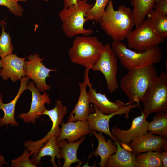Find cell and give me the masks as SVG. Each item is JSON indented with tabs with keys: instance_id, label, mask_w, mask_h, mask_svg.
Returning a JSON list of instances; mask_svg holds the SVG:
<instances>
[{
	"instance_id": "2",
	"label": "cell",
	"mask_w": 167,
	"mask_h": 167,
	"mask_svg": "<svg viewBox=\"0 0 167 167\" xmlns=\"http://www.w3.org/2000/svg\"><path fill=\"white\" fill-rule=\"evenodd\" d=\"M158 75L153 65L129 70L120 82V88L128 98L127 104H139L149 87Z\"/></svg>"
},
{
	"instance_id": "30",
	"label": "cell",
	"mask_w": 167,
	"mask_h": 167,
	"mask_svg": "<svg viewBox=\"0 0 167 167\" xmlns=\"http://www.w3.org/2000/svg\"><path fill=\"white\" fill-rule=\"evenodd\" d=\"M35 150L29 151L25 149L21 156L11 161V167H36L30 159V156L34 153Z\"/></svg>"
},
{
	"instance_id": "15",
	"label": "cell",
	"mask_w": 167,
	"mask_h": 167,
	"mask_svg": "<svg viewBox=\"0 0 167 167\" xmlns=\"http://www.w3.org/2000/svg\"><path fill=\"white\" fill-rule=\"evenodd\" d=\"M80 93L77 102L68 116V122L88 120L89 114L95 112L93 106L91 107L87 87L91 84L84 81L79 84Z\"/></svg>"
},
{
	"instance_id": "36",
	"label": "cell",
	"mask_w": 167,
	"mask_h": 167,
	"mask_svg": "<svg viewBox=\"0 0 167 167\" xmlns=\"http://www.w3.org/2000/svg\"><path fill=\"white\" fill-rule=\"evenodd\" d=\"M4 103L3 102V98L2 95L0 93V109H1L2 106Z\"/></svg>"
},
{
	"instance_id": "23",
	"label": "cell",
	"mask_w": 167,
	"mask_h": 167,
	"mask_svg": "<svg viewBox=\"0 0 167 167\" xmlns=\"http://www.w3.org/2000/svg\"><path fill=\"white\" fill-rule=\"evenodd\" d=\"M91 133L96 137L98 142V147L93 152V156L95 157L99 156L101 160L98 164L101 167H104L109 157L117 152V146L111 140L106 141L102 132L99 131L98 133L96 131L93 130Z\"/></svg>"
},
{
	"instance_id": "31",
	"label": "cell",
	"mask_w": 167,
	"mask_h": 167,
	"mask_svg": "<svg viewBox=\"0 0 167 167\" xmlns=\"http://www.w3.org/2000/svg\"><path fill=\"white\" fill-rule=\"evenodd\" d=\"M0 5L8 8L10 12L15 16L22 17L24 10L17 0H0Z\"/></svg>"
},
{
	"instance_id": "21",
	"label": "cell",
	"mask_w": 167,
	"mask_h": 167,
	"mask_svg": "<svg viewBox=\"0 0 167 167\" xmlns=\"http://www.w3.org/2000/svg\"><path fill=\"white\" fill-rule=\"evenodd\" d=\"M113 143L117 146V152L109 157L105 167H135L136 155L122 148L116 139Z\"/></svg>"
},
{
	"instance_id": "8",
	"label": "cell",
	"mask_w": 167,
	"mask_h": 167,
	"mask_svg": "<svg viewBox=\"0 0 167 167\" xmlns=\"http://www.w3.org/2000/svg\"><path fill=\"white\" fill-rule=\"evenodd\" d=\"M117 57L110 44L104 45L103 51L96 63L91 69L100 71L104 75L108 90L110 93L114 92L119 88L117 79L118 71Z\"/></svg>"
},
{
	"instance_id": "16",
	"label": "cell",
	"mask_w": 167,
	"mask_h": 167,
	"mask_svg": "<svg viewBox=\"0 0 167 167\" xmlns=\"http://www.w3.org/2000/svg\"><path fill=\"white\" fill-rule=\"evenodd\" d=\"M88 92L90 103L95 105L103 113L110 114L123 110L128 105L121 100L117 99L114 102L109 101L105 94L97 92L96 89H93L92 86L89 87Z\"/></svg>"
},
{
	"instance_id": "1",
	"label": "cell",
	"mask_w": 167,
	"mask_h": 167,
	"mask_svg": "<svg viewBox=\"0 0 167 167\" xmlns=\"http://www.w3.org/2000/svg\"><path fill=\"white\" fill-rule=\"evenodd\" d=\"M98 23L113 41H119L126 38L135 26L130 8L122 5L115 10L112 0L109 1Z\"/></svg>"
},
{
	"instance_id": "9",
	"label": "cell",
	"mask_w": 167,
	"mask_h": 167,
	"mask_svg": "<svg viewBox=\"0 0 167 167\" xmlns=\"http://www.w3.org/2000/svg\"><path fill=\"white\" fill-rule=\"evenodd\" d=\"M28 58V60L26 61L24 65L25 75L34 81L40 92L49 90L51 86L46 84V79L50 77V72L57 71L56 69L46 67L41 62L44 58H40L36 53L30 55Z\"/></svg>"
},
{
	"instance_id": "4",
	"label": "cell",
	"mask_w": 167,
	"mask_h": 167,
	"mask_svg": "<svg viewBox=\"0 0 167 167\" xmlns=\"http://www.w3.org/2000/svg\"><path fill=\"white\" fill-rule=\"evenodd\" d=\"M93 5L88 3V0H78L75 4L59 12L62 29L66 37L71 38L79 35L88 36L93 33L92 30L84 27L86 14Z\"/></svg>"
},
{
	"instance_id": "18",
	"label": "cell",
	"mask_w": 167,
	"mask_h": 167,
	"mask_svg": "<svg viewBox=\"0 0 167 167\" xmlns=\"http://www.w3.org/2000/svg\"><path fill=\"white\" fill-rule=\"evenodd\" d=\"M67 107L63 105L61 101L57 100L53 109L51 110L46 109L42 113V115H47L50 118L52 122V126L50 130L46 135L38 140L37 142L39 145H43L52 137H57L58 135L61 130L59 125L63 121V118L67 113Z\"/></svg>"
},
{
	"instance_id": "11",
	"label": "cell",
	"mask_w": 167,
	"mask_h": 167,
	"mask_svg": "<svg viewBox=\"0 0 167 167\" xmlns=\"http://www.w3.org/2000/svg\"><path fill=\"white\" fill-rule=\"evenodd\" d=\"M94 113H91L88 115V121L90 130L92 131L95 130L102 132L107 135L114 141L115 139L113 136L110 130L109 122L113 116L117 115L122 116L124 114L125 118L129 119V113L133 109L139 106L138 103L128 104L125 109L121 111L110 114H105L102 113L97 107L93 104Z\"/></svg>"
},
{
	"instance_id": "22",
	"label": "cell",
	"mask_w": 167,
	"mask_h": 167,
	"mask_svg": "<svg viewBox=\"0 0 167 167\" xmlns=\"http://www.w3.org/2000/svg\"><path fill=\"white\" fill-rule=\"evenodd\" d=\"M86 139L83 136L74 142L68 143L67 140L64 139L58 143L59 147L61 148V155L64 160L63 167H69L72 164L76 162L84 163L78 158L77 151L80 144Z\"/></svg>"
},
{
	"instance_id": "3",
	"label": "cell",
	"mask_w": 167,
	"mask_h": 167,
	"mask_svg": "<svg viewBox=\"0 0 167 167\" xmlns=\"http://www.w3.org/2000/svg\"><path fill=\"white\" fill-rule=\"evenodd\" d=\"M104 45L96 37L77 36L68 51V56L74 63L85 68L84 80L89 81V72L103 50Z\"/></svg>"
},
{
	"instance_id": "12",
	"label": "cell",
	"mask_w": 167,
	"mask_h": 167,
	"mask_svg": "<svg viewBox=\"0 0 167 167\" xmlns=\"http://www.w3.org/2000/svg\"><path fill=\"white\" fill-rule=\"evenodd\" d=\"M27 89L32 93V99L30 108L26 113H21L19 117L23 120L24 122L35 124L36 119L41 115L46 109L45 106V104L51 103L49 95L45 91L41 94L37 89L33 81L29 82L27 85Z\"/></svg>"
},
{
	"instance_id": "17",
	"label": "cell",
	"mask_w": 167,
	"mask_h": 167,
	"mask_svg": "<svg viewBox=\"0 0 167 167\" xmlns=\"http://www.w3.org/2000/svg\"><path fill=\"white\" fill-rule=\"evenodd\" d=\"M61 124L60 132L57 137L58 143L64 139L69 142H74L91 132L88 121L67 122L66 123L62 122Z\"/></svg>"
},
{
	"instance_id": "27",
	"label": "cell",
	"mask_w": 167,
	"mask_h": 167,
	"mask_svg": "<svg viewBox=\"0 0 167 167\" xmlns=\"http://www.w3.org/2000/svg\"><path fill=\"white\" fill-rule=\"evenodd\" d=\"M148 131L167 139V113H156L149 122Z\"/></svg>"
},
{
	"instance_id": "25",
	"label": "cell",
	"mask_w": 167,
	"mask_h": 167,
	"mask_svg": "<svg viewBox=\"0 0 167 167\" xmlns=\"http://www.w3.org/2000/svg\"><path fill=\"white\" fill-rule=\"evenodd\" d=\"M167 15L153 9L147 15L152 30L158 36L164 40L167 37Z\"/></svg>"
},
{
	"instance_id": "20",
	"label": "cell",
	"mask_w": 167,
	"mask_h": 167,
	"mask_svg": "<svg viewBox=\"0 0 167 167\" xmlns=\"http://www.w3.org/2000/svg\"><path fill=\"white\" fill-rule=\"evenodd\" d=\"M30 78L27 76L23 77L20 80L19 90L15 97L10 102L4 104L1 110L4 113L3 117L0 118V127L6 125H10L12 126H19V124L15 118V106L17 101L23 92L28 88L27 84Z\"/></svg>"
},
{
	"instance_id": "38",
	"label": "cell",
	"mask_w": 167,
	"mask_h": 167,
	"mask_svg": "<svg viewBox=\"0 0 167 167\" xmlns=\"http://www.w3.org/2000/svg\"><path fill=\"white\" fill-rule=\"evenodd\" d=\"M45 1L47 2L48 1V0H44Z\"/></svg>"
},
{
	"instance_id": "26",
	"label": "cell",
	"mask_w": 167,
	"mask_h": 167,
	"mask_svg": "<svg viewBox=\"0 0 167 167\" xmlns=\"http://www.w3.org/2000/svg\"><path fill=\"white\" fill-rule=\"evenodd\" d=\"M160 153L150 151L136 154L135 167H162Z\"/></svg>"
},
{
	"instance_id": "35",
	"label": "cell",
	"mask_w": 167,
	"mask_h": 167,
	"mask_svg": "<svg viewBox=\"0 0 167 167\" xmlns=\"http://www.w3.org/2000/svg\"><path fill=\"white\" fill-rule=\"evenodd\" d=\"M8 163L6 162L3 156L0 153V167H2L3 165H8Z\"/></svg>"
},
{
	"instance_id": "37",
	"label": "cell",
	"mask_w": 167,
	"mask_h": 167,
	"mask_svg": "<svg viewBox=\"0 0 167 167\" xmlns=\"http://www.w3.org/2000/svg\"><path fill=\"white\" fill-rule=\"evenodd\" d=\"M18 2L20 1V2H25L26 1V0H17Z\"/></svg>"
},
{
	"instance_id": "29",
	"label": "cell",
	"mask_w": 167,
	"mask_h": 167,
	"mask_svg": "<svg viewBox=\"0 0 167 167\" xmlns=\"http://www.w3.org/2000/svg\"><path fill=\"white\" fill-rule=\"evenodd\" d=\"M6 23L4 20L0 21V26L2 31L0 36V57L3 58L7 55L12 54L14 49L11 42V37L9 33L5 31Z\"/></svg>"
},
{
	"instance_id": "7",
	"label": "cell",
	"mask_w": 167,
	"mask_h": 167,
	"mask_svg": "<svg viewBox=\"0 0 167 167\" xmlns=\"http://www.w3.org/2000/svg\"><path fill=\"white\" fill-rule=\"evenodd\" d=\"M128 48L143 52L158 46L165 40L158 36L151 28L148 17L131 31L126 38Z\"/></svg>"
},
{
	"instance_id": "5",
	"label": "cell",
	"mask_w": 167,
	"mask_h": 167,
	"mask_svg": "<svg viewBox=\"0 0 167 167\" xmlns=\"http://www.w3.org/2000/svg\"><path fill=\"white\" fill-rule=\"evenodd\" d=\"M110 45L123 66L128 70L156 64L161 60L162 52L158 46L139 52L127 48L122 41H113Z\"/></svg>"
},
{
	"instance_id": "32",
	"label": "cell",
	"mask_w": 167,
	"mask_h": 167,
	"mask_svg": "<svg viewBox=\"0 0 167 167\" xmlns=\"http://www.w3.org/2000/svg\"><path fill=\"white\" fill-rule=\"evenodd\" d=\"M153 9L167 15V0H157L154 4Z\"/></svg>"
},
{
	"instance_id": "19",
	"label": "cell",
	"mask_w": 167,
	"mask_h": 167,
	"mask_svg": "<svg viewBox=\"0 0 167 167\" xmlns=\"http://www.w3.org/2000/svg\"><path fill=\"white\" fill-rule=\"evenodd\" d=\"M45 156H49L51 159L49 160L54 167H58L55 162V158L57 159L58 164L61 165L59 160L62 159L61 154V149L59 147L57 141V137L53 136L47 141L45 144L35 151L32 154L31 159L32 162L36 165H40L42 164L41 160Z\"/></svg>"
},
{
	"instance_id": "24",
	"label": "cell",
	"mask_w": 167,
	"mask_h": 167,
	"mask_svg": "<svg viewBox=\"0 0 167 167\" xmlns=\"http://www.w3.org/2000/svg\"><path fill=\"white\" fill-rule=\"evenodd\" d=\"M157 0H131L132 7V17L135 28L139 27L144 21L148 14L153 9Z\"/></svg>"
},
{
	"instance_id": "33",
	"label": "cell",
	"mask_w": 167,
	"mask_h": 167,
	"mask_svg": "<svg viewBox=\"0 0 167 167\" xmlns=\"http://www.w3.org/2000/svg\"><path fill=\"white\" fill-rule=\"evenodd\" d=\"M161 158L162 167H167V149H165L161 152Z\"/></svg>"
},
{
	"instance_id": "14",
	"label": "cell",
	"mask_w": 167,
	"mask_h": 167,
	"mask_svg": "<svg viewBox=\"0 0 167 167\" xmlns=\"http://www.w3.org/2000/svg\"><path fill=\"white\" fill-rule=\"evenodd\" d=\"M26 58H20L15 54H11L0 60V77L5 81L9 78L13 82L25 77L24 65Z\"/></svg>"
},
{
	"instance_id": "6",
	"label": "cell",
	"mask_w": 167,
	"mask_h": 167,
	"mask_svg": "<svg viewBox=\"0 0 167 167\" xmlns=\"http://www.w3.org/2000/svg\"><path fill=\"white\" fill-rule=\"evenodd\" d=\"M143 110L148 116L167 113V74L161 72L145 93L142 101Z\"/></svg>"
},
{
	"instance_id": "10",
	"label": "cell",
	"mask_w": 167,
	"mask_h": 167,
	"mask_svg": "<svg viewBox=\"0 0 167 167\" xmlns=\"http://www.w3.org/2000/svg\"><path fill=\"white\" fill-rule=\"evenodd\" d=\"M141 115L134 118L128 129L123 130L114 126L110 131L113 136L122 146L127 145L132 141L146 134L148 132V115L143 110Z\"/></svg>"
},
{
	"instance_id": "34",
	"label": "cell",
	"mask_w": 167,
	"mask_h": 167,
	"mask_svg": "<svg viewBox=\"0 0 167 167\" xmlns=\"http://www.w3.org/2000/svg\"><path fill=\"white\" fill-rule=\"evenodd\" d=\"M64 3L63 9H66L76 3L78 0H62Z\"/></svg>"
},
{
	"instance_id": "28",
	"label": "cell",
	"mask_w": 167,
	"mask_h": 167,
	"mask_svg": "<svg viewBox=\"0 0 167 167\" xmlns=\"http://www.w3.org/2000/svg\"><path fill=\"white\" fill-rule=\"evenodd\" d=\"M109 0H96L95 4L86 14V22L92 20L98 23L103 15Z\"/></svg>"
},
{
	"instance_id": "13",
	"label": "cell",
	"mask_w": 167,
	"mask_h": 167,
	"mask_svg": "<svg viewBox=\"0 0 167 167\" xmlns=\"http://www.w3.org/2000/svg\"><path fill=\"white\" fill-rule=\"evenodd\" d=\"M167 139L148 131L127 145H124L126 150L136 155L150 151L161 152L167 149Z\"/></svg>"
}]
</instances>
